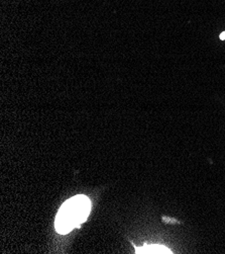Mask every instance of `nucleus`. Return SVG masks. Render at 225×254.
<instances>
[{
  "instance_id": "nucleus-1",
  "label": "nucleus",
  "mask_w": 225,
  "mask_h": 254,
  "mask_svg": "<svg viewBox=\"0 0 225 254\" xmlns=\"http://www.w3.org/2000/svg\"><path fill=\"white\" fill-rule=\"evenodd\" d=\"M90 210L91 201L85 195H75L68 199L57 214L55 221L56 231L61 235L68 234L74 228L79 227L87 220Z\"/></svg>"
},
{
  "instance_id": "nucleus-3",
  "label": "nucleus",
  "mask_w": 225,
  "mask_h": 254,
  "mask_svg": "<svg viewBox=\"0 0 225 254\" xmlns=\"http://www.w3.org/2000/svg\"><path fill=\"white\" fill-rule=\"evenodd\" d=\"M219 38H220V40H221V41H224V40H225V32L221 33V34H220V37H219Z\"/></svg>"
},
{
  "instance_id": "nucleus-2",
  "label": "nucleus",
  "mask_w": 225,
  "mask_h": 254,
  "mask_svg": "<svg viewBox=\"0 0 225 254\" xmlns=\"http://www.w3.org/2000/svg\"><path fill=\"white\" fill-rule=\"evenodd\" d=\"M135 253H172V251L162 245H145L143 247H135Z\"/></svg>"
}]
</instances>
